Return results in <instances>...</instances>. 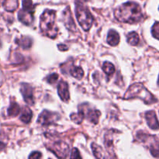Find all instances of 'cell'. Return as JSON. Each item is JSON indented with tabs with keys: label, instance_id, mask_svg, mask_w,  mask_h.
<instances>
[{
	"label": "cell",
	"instance_id": "1",
	"mask_svg": "<svg viewBox=\"0 0 159 159\" xmlns=\"http://www.w3.org/2000/svg\"><path fill=\"white\" fill-rule=\"evenodd\" d=\"M115 16L120 22L135 23L143 18L141 8L138 3L130 2L121 5L115 10Z\"/></svg>",
	"mask_w": 159,
	"mask_h": 159
},
{
	"label": "cell",
	"instance_id": "2",
	"mask_svg": "<svg viewBox=\"0 0 159 159\" xmlns=\"http://www.w3.org/2000/svg\"><path fill=\"white\" fill-rule=\"evenodd\" d=\"M56 12L54 10H45L40 16V27L43 35L55 38L57 34V28L55 25Z\"/></svg>",
	"mask_w": 159,
	"mask_h": 159
},
{
	"label": "cell",
	"instance_id": "3",
	"mask_svg": "<svg viewBox=\"0 0 159 159\" xmlns=\"http://www.w3.org/2000/svg\"><path fill=\"white\" fill-rule=\"evenodd\" d=\"M124 98L125 99L138 98L144 101L146 104H152L157 102V99L142 85L137 83L134 84L127 89V93L124 95Z\"/></svg>",
	"mask_w": 159,
	"mask_h": 159
},
{
	"label": "cell",
	"instance_id": "4",
	"mask_svg": "<svg viewBox=\"0 0 159 159\" xmlns=\"http://www.w3.org/2000/svg\"><path fill=\"white\" fill-rule=\"evenodd\" d=\"M75 15L81 27L88 31L93 23V17L90 11L82 3H77L75 6Z\"/></svg>",
	"mask_w": 159,
	"mask_h": 159
},
{
	"label": "cell",
	"instance_id": "5",
	"mask_svg": "<svg viewBox=\"0 0 159 159\" xmlns=\"http://www.w3.org/2000/svg\"><path fill=\"white\" fill-rule=\"evenodd\" d=\"M139 141L148 146L151 154L155 158H159V135H150L139 131L137 134Z\"/></svg>",
	"mask_w": 159,
	"mask_h": 159
},
{
	"label": "cell",
	"instance_id": "6",
	"mask_svg": "<svg viewBox=\"0 0 159 159\" xmlns=\"http://www.w3.org/2000/svg\"><path fill=\"white\" fill-rule=\"evenodd\" d=\"M59 119V115L55 113H51L48 110H43L38 117V123L43 126H48L54 124Z\"/></svg>",
	"mask_w": 159,
	"mask_h": 159
},
{
	"label": "cell",
	"instance_id": "7",
	"mask_svg": "<svg viewBox=\"0 0 159 159\" xmlns=\"http://www.w3.org/2000/svg\"><path fill=\"white\" fill-rule=\"evenodd\" d=\"M79 110L83 113L85 118H86L88 120L93 124H96L99 121V116H100V112L96 110H92V109L88 108L86 105H81L79 106Z\"/></svg>",
	"mask_w": 159,
	"mask_h": 159
},
{
	"label": "cell",
	"instance_id": "8",
	"mask_svg": "<svg viewBox=\"0 0 159 159\" xmlns=\"http://www.w3.org/2000/svg\"><path fill=\"white\" fill-rule=\"evenodd\" d=\"M20 92L23 96L25 102L30 105H34V89L29 84H22L20 87Z\"/></svg>",
	"mask_w": 159,
	"mask_h": 159
},
{
	"label": "cell",
	"instance_id": "9",
	"mask_svg": "<svg viewBox=\"0 0 159 159\" xmlns=\"http://www.w3.org/2000/svg\"><path fill=\"white\" fill-rule=\"evenodd\" d=\"M56 154L58 158H67L69 152V148L63 141H58L54 144V150H51Z\"/></svg>",
	"mask_w": 159,
	"mask_h": 159
},
{
	"label": "cell",
	"instance_id": "10",
	"mask_svg": "<svg viewBox=\"0 0 159 159\" xmlns=\"http://www.w3.org/2000/svg\"><path fill=\"white\" fill-rule=\"evenodd\" d=\"M57 93L62 101L68 102L69 100V91H68V85L65 81H61L57 85Z\"/></svg>",
	"mask_w": 159,
	"mask_h": 159
},
{
	"label": "cell",
	"instance_id": "11",
	"mask_svg": "<svg viewBox=\"0 0 159 159\" xmlns=\"http://www.w3.org/2000/svg\"><path fill=\"white\" fill-rule=\"evenodd\" d=\"M63 21L66 27L70 30H75L76 26L74 20H73L72 15L71 13L69 8H67L63 12Z\"/></svg>",
	"mask_w": 159,
	"mask_h": 159
},
{
	"label": "cell",
	"instance_id": "12",
	"mask_svg": "<svg viewBox=\"0 0 159 159\" xmlns=\"http://www.w3.org/2000/svg\"><path fill=\"white\" fill-rule=\"evenodd\" d=\"M146 120L148 122V125L152 130H158L159 129V123L157 119L156 113L155 111H148L145 113Z\"/></svg>",
	"mask_w": 159,
	"mask_h": 159
},
{
	"label": "cell",
	"instance_id": "13",
	"mask_svg": "<svg viewBox=\"0 0 159 159\" xmlns=\"http://www.w3.org/2000/svg\"><path fill=\"white\" fill-rule=\"evenodd\" d=\"M18 19L20 22L26 25H30L34 20V12L22 9L18 13Z\"/></svg>",
	"mask_w": 159,
	"mask_h": 159
},
{
	"label": "cell",
	"instance_id": "14",
	"mask_svg": "<svg viewBox=\"0 0 159 159\" xmlns=\"http://www.w3.org/2000/svg\"><path fill=\"white\" fill-rule=\"evenodd\" d=\"M107 42L111 46H116L120 42V36L118 33L113 30L109 31L108 36H107Z\"/></svg>",
	"mask_w": 159,
	"mask_h": 159
},
{
	"label": "cell",
	"instance_id": "15",
	"mask_svg": "<svg viewBox=\"0 0 159 159\" xmlns=\"http://www.w3.org/2000/svg\"><path fill=\"white\" fill-rule=\"evenodd\" d=\"M32 111L27 107H25L22 110L21 116H20V119L22 122L25 123V124H28V123L30 122L31 119H32Z\"/></svg>",
	"mask_w": 159,
	"mask_h": 159
},
{
	"label": "cell",
	"instance_id": "16",
	"mask_svg": "<svg viewBox=\"0 0 159 159\" xmlns=\"http://www.w3.org/2000/svg\"><path fill=\"white\" fill-rule=\"evenodd\" d=\"M2 6L6 10L9 11V12L15 11L19 6L18 0H4Z\"/></svg>",
	"mask_w": 159,
	"mask_h": 159
},
{
	"label": "cell",
	"instance_id": "17",
	"mask_svg": "<svg viewBox=\"0 0 159 159\" xmlns=\"http://www.w3.org/2000/svg\"><path fill=\"white\" fill-rule=\"evenodd\" d=\"M70 73L73 77L77 79H82V77L84 76V71L81 67L73 66L70 70Z\"/></svg>",
	"mask_w": 159,
	"mask_h": 159
},
{
	"label": "cell",
	"instance_id": "18",
	"mask_svg": "<svg viewBox=\"0 0 159 159\" xmlns=\"http://www.w3.org/2000/svg\"><path fill=\"white\" fill-rule=\"evenodd\" d=\"M8 115L9 116H16L20 113V108L16 102H12L8 109Z\"/></svg>",
	"mask_w": 159,
	"mask_h": 159
},
{
	"label": "cell",
	"instance_id": "19",
	"mask_svg": "<svg viewBox=\"0 0 159 159\" xmlns=\"http://www.w3.org/2000/svg\"><path fill=\"white\" fill-rule=\"evenodd\" d=\"M127 42L130 43L132 46H135V45H138V43L140 41V38L138 34L136 32H131L127 35Z\"/></svg>",
	"mask_w": 159,
	"mask_h": 159
},
{
	"label": "cell",
	"instance_id": "20",
	"mask_svg": "<svg viewBox=\"0 0 159 159\" xmlns=\"http://www.w3.org/2000/svg\"><path fill=\"white\" fill-rule=\"evenodd\" d=\"M16 43L19 46L22 47L23 48H29L31 47L32 44V41L31 39L29 37H22L21 39H19L16 41Z\"/></svg>",
	"mask_w": 159,
	"mask_h": 159
},
{
	"label": "cell",
	"instance_id": "21",
	"mask_svg": "<svg viewBox=\"0 0 159 159\" xmlns=\"http://www.w3.org/2000/svg\"><path fill=\"white\" fill-rule=\"evenodd\" d=\"M102 70L107 75H112L115 72V67L110 62L106 61L102 66Z\"/></svg>",
	"mask_w": 159,
	"mask_h": 159
},
{
	"label": "cell",
	"instance_id": "22",
	"mask_svg": "<svg viewBox=\"0 0 159 159\" xmlns=\"http://www.w3.org/2000/svg\"><path fill=\"white\" fill-rule=\"evenodd\" d=\"M71 120L74 121L75 124H79L83 121V120L85 119V116H84L83 113L80 110H79V113H72L71 115Z\"/></svg>",
	"mask_w": 159,
	"mask_h": 159
},
{
	"label": "cell",
	"instance_id": "23",
	"mask_svg": "<svg viewBox=\"0 0 159 159\" xmlns=\"http://www.w3.org/2000/svg\"><path fill=\"white\" fill-rule=\"evenodd\" d=\"M92 149H93V152L94 153V155L96 158H103L102 151L99 146H98L97 144L93 143V144H92Z\"/></svg>",
	"mask_w": 159,
	"mask_h": 159
},
{
	"label": "cell",
	"instance_id": "24",
	"mask_svg": "<svg viewBox=\"0 0 159 159\" xmlns=\"http://www.w3.org/2000/svg\"><path fill=\"white\" fill-rule=\"evenodd\" d=\"M23 9L25 10L34 12V6L33 4L32 0H23Z\"/></svg>",
	"mask_w": 159,
	"mask_h": 159
},
{
	"label": "cell",
	"instance_id": "25",
	"mask_svg": "<svg viewBox=\"0 0 159 159\" xmlns=\"http://www.w3.org/2000/svg\"><path fill=\"white\" fill-rule=\"evenodd\" d=\"M152 35H153L155 38L159 40V22L155 23V24H154V26H152Z\"/></svg>",
	"mask_w": 159,
	"mask_h": 159
},
{
	"label": "cell",
	"instance_id": "26",
	"mask_svg": "<svg viewBox=\"0 0 159 159\" xmlns=\"http://www.w3.org/2000/svg\"><path fill=\"white\" fill-rule=\"evenodd\" d=\"M58 79V75L56 74V73H53V74L50 75L48 77V82H49L50 84H54L57 80Z\"/></svg>",
	"mask_w": 159,
	"mask_h": 159
},
{
	"label": "cell",
	"instance_id": "27",
	"mask_svg": "<svg viewBox=\"0 0 159 159\" xmlns=\"http://www.w3.org/2000/svg\"><path fill=\"white\" fill-rule=\"evenodd\" d=\"M70 158H81L80 154H79V152L78 151L77 148H74L72 150V153H71V156Z\"/></svg>",
	"mask_w": 159,
	"mask_h": 159
},
{
	"label": "cell",
	"instance_id": "28",
	"mask_svg": "<svg viewBox=\"0 0 159 159\" xmlns=\"http://www.w3.org/2000/svg\"><path fill=\"white\" fill-rule=\"evenodd\" d=\"M41 154L38 152H34L29 156V158H41Z\"/></svg>",
	"mask_w": 159,
	"mask_h": 159
},
{
	"label": "cell",
	"instance_id": "29",
	"mask_svg": "<svg viewBox=\"0 0 159 159\" xmlns=\"http://www.w3.org/2000/svg\"><path fill=\"white\" fill-rule=\"evenodd\" d=\"M58 48L61 50V51H66V50H68V47L65 46V45H63V44H59L58 46Z\"/></svg>",
	"mask_w": 159,
	"mask_h": 159
},
{
	"label": "cell",
	"instance_id": "30",
	"mask_svg": "<svg viewBox=\"0 0 159 159\" xmlns=\"http://www.w3.org/2000/svg\"><path fill=\"white\" fill-rule=\"evenodd\" d=\"M5 148H6V144L3 142H2V141H0V152H2Z\"/></svg>",
	"mask_w": 159,
	"mask_h": 159
},
{
	"label": "cell",
	"instance_id": "31",
	"mask_svg": "<svg viewBox=\"0 0 159 159\" xmlns=\"http://www.w3.org/2000/svg\"><path fill=\"white\" fill-rule=\"evenodd\" d=\"M158 85H159V77H158Z\"/></svg>",
	"mask_w": 159,
	"mask_h": 159
}]
</instances>
